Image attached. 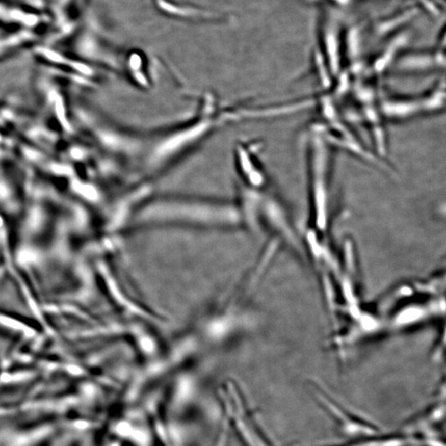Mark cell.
Wrapping results in <instances>:
<instances>
[{
	"label": "cell",
	"instance_id": "obj_1",
	"mask_svg": "<svg viewBox=\"0 0 446 446\" xmlns=\"http://www.w3.org/2000/svg\"><path fill=\"white\" fill-rule=\"evenodd\" d=\"M308 148L310 196L316 221L324 229L328 222L331 204V150L322 133L310 137Z\"/></svg>",
	"mask_w": 446,
	"mask_h": 446
},
{
	"label": "cell",
	"instance_id": "obj_2",
	"mask_svg": "<svg viewBox=\"0 0 446 446\" xmlns=\"http://www.w3.org/2000/svg\"><path fill=\"white\" fill-rule=\"evenodd\" d=\"M381 110L384 118L395 121L408 119L422 113L420 99L413 98H384Z\"/></svg>",
	"mask_w": 446,
	"mask_h": 446
},
{
	"label": "cell",
	"instance_id": "obj_3",
	"mask_svg": "<svg viewBox=\"0 0 446 446\" xmlns=\"http://www.w3.org/2000/svg\"><path fill=\"white\" fill-rule=\"evenodd\" d=\"M422 113H435L446 109V89H438L420 98Z\"/></svg>",
	"mask_w": 446,
	"mask_h": 446
}]
</instances>
